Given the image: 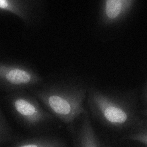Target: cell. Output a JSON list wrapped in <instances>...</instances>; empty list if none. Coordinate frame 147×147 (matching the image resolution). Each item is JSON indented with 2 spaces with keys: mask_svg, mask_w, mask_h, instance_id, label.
I'll return each mask as SVG.
<instances>
[{
  "mask_svg": "<svg viewBox=\"0 0 147 147\" xmlns=\"http://www.w3.org/2000/svg\"><path fill=\"white\" fill-rule=\"evenodd\" d=\"M55 118L65 124H72L87 112L85 93L81 89L54 81L29 90Z\"/></svg>",
  "mask_w": 147,
  "mask_h": 147,
  "instance_id": "obj_1",
  "label": "cell"
},
{
  "mask_svg": "<svg viewBox=\"0 0 147 147\" xmlns=\"http://www.w3.org/2000/svg\"><path fill=\"white\" fill-rule=\"evenodd\" d=\"M93 114L104 123L116 127L132 126L140 121L136 112V100L126 102L106 96L94 95L88 99Z\"/></svg>",
  "mask_w": 147,
  "mask_h": 147,
  "instance_id": "obj_2",
  "label": "cell"
},
{
  "mask_svg": "<svg viewBox=\"0 0 147 147\" xmlns=\"http://www.w3.org/2000/svg\"><path fill=\"white\" fill-rule=\"evenodd\" d=\"M6 100L15 118L27 128H39L55 119L50 112L43 109L38 100L26 90L10 93Z\"/></svg>",
  "mask_w": 147,
  "mask_h": 147,
  "instance_id": "obj_3",
  "label": "cell"
},
{
  "mask_svg": "<svg viewBox=\"0 0 147 147\" xmlns=\"http://www.w3.org/2000/svg\"><path fill=\"white\" fill-rule=\"evenodd\" d=\"M0 82L12 93L39 86L43 78L33 68L21 63L10 68L0 69Z\"/></svg>",
  "mask_w": 147,
  "mask_h": 147,
  "instance_id": "obj_4",
  "label": "cell"
},
{
  "mask_svg": "<svg viewBox=\"0 0 147 147\" xmlns=\"http://www.w3.org/2000/svg\"><path fill=\"white\" fill-rule=\"evenodd\" d=\"M43 4L42 1L19 0L11 1L7 0V5L3 10L13 12L26 26H30L38 17Z\"/></svg>",
  "mask_w": 147,
  "mask_h": 147,
  "instance_id": "obj_5",
  "label": "cell"
},
{
  "mask_svg": "<svg viewBox=\"0 0 147 147\" xmlns=\"http://www.w3.org/2000/svg\"><path fill=\"white\" fill-rule=\"evenodd\" d=\"M13 147H65V146L57 138L44 136L24 140Z\"/></svg>",
  "mask_w": 147,
  "mask_h": 147,
  "instance_id": "obj_6",
  "label": "cell"
},
{
  "mask_svg": "<svg viewBox=\"0 0 147 147\" xmlns=\"http://www.w3.org/2000/svg\"><path fill=\"white\" fill-rule=\"evenodd\" d=\"M129 138L142 143L147 146V119L140 120L132 127Z\"/></svg>",
  "mask_w": 147,
  "mask_h": 147,
  "instance_id": "obj_7",
  "label": "cell"
},
{
  "mask_svg": "<svg viewBox=\"0 0 147 147\" xmlns=\"http://www.w3.org/2000/svg\"><path fill=\"white\" fill-rule=\"evenodd\" d=\"M13 138L12 129L0 109V144L11 141Z\"/></svg>",
  "mask_w": 147,
  "mask_h": 147,
  "instance_id": "obj_8",
  "label": "cell"
},
{
  "mask_svg": "<svg viewBox=\"0 0 147 147\" xmlns=\"http://www.w3.org/2000/svg\"><path fill=\"white\" fill-rule=\"evenodd\" d=\"M121 6V2L119 0H108L106 7L107 15L110 18L117 17L120 12Z\"/></svg>",
  "mask_w": 147,
  "mask_h": 147,
  "instance_id": "obj_9",
  "label": "cell"
},
{
  "mask_svg": "<svg viewBox=\"0 0 147 147\" xmlns=\"http://www.w3.org/2000/svg\"><path fill=\"white\" fill-rule=\"evenodd\" d=\"M143 114L147 117V108L145 110H144Z\"/></svg>",
  "mask_w": 147,
  "mask_h": 147,
  "instance_id": "obj_10",
  "label": "cell"
}]
</instances>
